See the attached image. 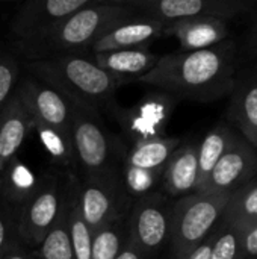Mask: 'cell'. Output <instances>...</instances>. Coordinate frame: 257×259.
<instances>
[{"label":"cell","mask_w":257,"mask_h":259,"mask_svg":"<svg viewBox=\"0 0 257 259\" xmlns=\"http://www.w3.org/2000/svg\"><path fill=\"white\" fill-rule=\"evenodd\" d=\"M20 67L15 56L0 50V114L14 97L18 85Z\"/></svg>","instance_id":"cell-29"},{"label":"cell","mask_w":257,"mask_h":259,"mask_svg":"<svg viewBox=\"0 0 257 259\" xmlns=\"http://www.w3.org/2000/svg\"><path fill=\"white\" fill-rule=\"evenodd\" d=\"M133 15L136 12L121 0H91L86 6L67 17L53 33L23 56L27 61H36L59 55L91 53V47L103 33Z\"/></svg>","instance_id":"cell-3"},{"label":"cell","mask_w":257,"mask_h":259,"mask_svg":"<svg viewBox=\"0 0 257 259\" xmlns=\"http://www.w3.org/2000/svg\"><path fill=\"white\" fill-rule=\"evenodd\" d=\"M91 0H33L20 6L12 17L9 30L17 50L24 55L41 44L71 14Z\"/></svg>","instance_id":"cell-8"},{"label":"cell","mask_w":257,"mask_h":259,"mask_svg":"<svg viewBox=\"0 0 257 259\" xmlns=\"http://www.w3.org/2000/svg\"><path fill=\"white\" fill-rule=\"evenodd\" d=\"M238 132L227 124H218L206 134L203 141L197 146V161H198V185L197 193L203 190L208 178L211 176L214 167L221 159V156L232 146Z\"/></svg>","instance_id":"cell-21"},{"label":"cell","mask_w":257,"mask_h":259,"mask_svg":"<svg viewBox=\"0 0 257 259\" xmlns=\"http://www.w3.org/2000/svg\"><path fill=\"white\" fill-rule=\"evenodd\" d=\"M236 49L233 42L195 52H174L159 58L158 64L136 83L151 85L177 97L195 102H215L230 96L236 83Z\"/></svg>","instance_id":"cell-1"},{"label":"cell","mask_w":257,"mask_h":259,"mask_svg":"<svg viewBox=\"0 0 257 259\" xmlns=\"http://www.w3.org/2000/svg\"><path fill=\"white\" fill-rule=\"evenodd\" d=\"M30 129V117L15 93L0 114V173L5 165L17 156Z\"/></svg>","instance_id":"cell-18"},{"label":"cell","mask_w":257,"mask_h":259,"mask_svg":"<svg viewBox=\"0 0 257 259\" xmlns=\"http://www.w3.org/2000/svg\"><path fill=\"white\" fill-rule=\"evenodd\" d=\"M173 203L159 193L136 199L127 214V243L142 258L161 250L171 235Z\"/></svg>","instance_id":"cell-9"},{"label":"cell","mask_w":257,"mask_h":259,"mask_svg":"<svg viewBox=\"0 0 257 259\" xmlns=\"http://www.w3.org/2000/svg\"><path fill=\"white\" fill-rule=\"evenodd\" d=\"M159 58V55L151 53L147 49L91 53V59L101 70L117 76L123 83L136 82L145 76L158 64Z\"/></svg>","instance_id":"cell-16"},{"label":"cell","mask_w":257,"mask_h":259,"mask_svg":"<svg viewBox=\"0 0 257 259\" xmlns=\"http://www.w3.org/2000/svg\"><path fill=\"white\" fill-rule=\"evenodd\" d=\"M32 129L36 131L44 149L52 156V159L64 167H74V147H73V138L71 132L42 126V124H33Z\"/></svg>","instance_id":"cell-24"},{"label":"cell","mask_w":257,"mask_h":259,"mask_svg":"<svg viewBox=\"0 0 257 259\" xmlns=\"http://www.w3.org/2000/svg\"><path fill=\"white\" fill-rule=\"evenodd\" d=\"M247 50L257 56V14L254 17L253 26L248 32V36H247Z\"/></svg>","instance_id":"cell-34"},{"label":"cell","mask_w":257,"mask_h":259,"mask_svg":"<svg viewBox=\"0 0 257 259\" xmlns=\"http://www.w3.org/2000/svg\"><path fill=\"white\" fill-rule=\"evenodd\" d=\"M227 118L257 150V73L245 74L236 80L230 94Z\"/></svg>","instance_id":"cell-15"},{"label":"cell","mask_w":257,"mask_h":259,"mask_svg":"<svg viewBox=\"0 0 257 259\" xmlns=\"http://www.w3.org/2000/svg\"><path fill=\"white\" fill-rule=\"evenodd\" d=\"M73 181L45 178L41 188L17 208L18 240L29 249H38L67 209Z\"/></svg>","instance_id":"cell-6"},{"label":"cell","mask_w":257,"mask_h":259,"mask_svg":"<svg viewBox=\"0 0 257 259\" xmlns=\"http://www.w3.org/2000/svg\"><path fill=\"white\" fill-rule=\"evenodd\" d=\"M17 96L21 100L30 123L42 124L71 132L73 102L53 87L29 77L17 85Z\"/></svg>","instance_id":"cell-11"},{"label":"cell","mask_w":257,"mask_h":259,"mask_svg":"<svg viewBox=\"0 0 257 259\" xmlns=\"http://www.w3.org/2000/svg\"><path fill=\"white\" fill-rule=\"evenodd\" d=\"M71 138L74 161L82 176L101 175L118 168L114 140L105 129L97 112L86 111L73 103Z\"/></svg>","instance_id":"cell-7"},{"label":"cell","mask_w":257,"mask_h":259,"mask_svg":"<svg viewBox=\"0 0 257 259\" xmlns=\"http://www.w3.org/2000/svg\"><path fill=\"white\" fill-rule=\"evenodd\" d=\"M165 36H174L182 52H195L215 47L229 36V21L215 17H194L171 21Z\"/></svg>","instance_id":"cell-14"},{"label":"cell","mask_w":257,"mask_h":259,"mask_svg":"<svg viewBox=\"0 0 257 259\" xmlns=\"http://www.w3.org/2000/svg\"><path fill=\"white\" fill-rule=\"evenodd\" d=\"M36 256L38 259H74L68 228V203L61 220L55 225V228L47 234V237L38 247Z\"/></svg>","instance_id":"cell-26"},{"label":"cell","mask_w":257,"mask_h":259,"mask_svg":"<svg viewBox=\"0 0 257 259\" xmlns=\"http://www.w3.org/2000/svg\"><path fill=\"white\" fill-rule=\"evenodd\" d=\"M32 77L53 87L76 106L97 112L114 103L115 91L123 82L101 70L91 56L59 55L26 64Z\"/></svg>","instance_id":"cell-2"},{"label":"cell","mask_w":257,"mask_h":259,"mask_svg":"<svg viewBox=\"0 0 257 259\" xmlns=\"http://www.w3.org/2000/svg\"><path fill=\"white\" fill-rule=\"evenodd\" d=\"M124 3L136 14L164 23L194 17H215L229 21L253 8L245 0H129Z\"/></svg>","instance_id":"cell-10"},{"label":"cell","mask_w":257,"mask_h":259,"mask_svg":"<svg viewBox=\"0 0 257 259\" xmlns=\"http://www.w3.org/2000/svg\"><path fill=\"white\" fill-rule=\"evenodd\" d=\"M44 179L15 156L0 173V199L14 208H20L41 188Z\"/></svg>","instance_id":"cell-19"},{"label":"cell","mask_w":257,"mask_h":259,"mask_svg":"<svg viewBox=\"0 0 257 259\" xmlns=\"http://www.w3.org/2000/svg\"><path fill=\"white\" fill-rule=\"evenodd\" d=\"M215 237H217V228L209 234V237L200 244L197 246L191 253H188L185 259H209L211 258V252L215 243Z\"/></svg>","instance_id":"cell-32"},{"label":"cell","mask_w":257,"mask_h":259,"mask_svg":"<svg viewBox=\"0 0 257 259\" xmlns=\"http://www.w3.org/2000/svg\"><path fill=\"white\" fill-rule=\"evenodd\" d=\"M209 259H245L244 229L220 220Z\"/></svg>","instance_id":"cell-28"},{"label":"cell","mask_w":257,"mask_h":259,"mask_svg":"<svg viewBox=\"0 0 257 259\" xmlns=\"http://www.w3.org/2000/svg\"><path fill=\"white\" fill-rule=\"evenodd\" d=\"M118 175L127 196L135 202L136 199L155 193V187L162 182L164 170H142L123 162L118 167Z\"/></svg>","instance_id":"cell-25"},{"label":"cell","mask_w":257,"mask_h":259,"mask_svg":"<svg viewBox=\"0 0 257 259\" xmlns=\"http://www.w3.org/2000/svg\"><path fill=\"white\" fill-rule=\"evenodd\" d=\"M76 202L91 235L109 223L127 217L133 200L127 196L118 168L101 175L82 176L74 182Z\"/></svg>","instance_id":"cell-5"},{"label":"cell","mask_w":257,"mask_h":259,"mask_svg":"<svg viewBox=\"0 0 257 259\" xmlns=\"http://www.w3.org/2000/svg\"><path fill=\"white\" fill-rule=\"evenodd\" d=\"M257 176V150L242 137L236 135L232 146L221 156L198 193L232 194Z\"/></svg>","instance_id":"cell-12"},{"label":"cell","mask_w":257,"mask_h":259,"mask_svg":"<svg viewBox=\"0 0 257 259\" xmlns=\"http://www.w3.org/2000/svg\"><path fill=\"white\" fill-rule=\"evenodd\" d=\"M244 255L245 259H257V223L244 229Z\"/></svg>","instance_id":"cell-31"},{"label":"cell","mask_w":257,"mask_h":259,"mask_svg":"<svg viewBox=\"0 0 257 259\" xmlns=\"http://www.w3.org/2000/svg\"><path fill=\"white\" fill-rule=\"evenodd\" d=\"M167 26L168 23L136 14L103 33L91 47V53L147 49L151 41L165 36Z\"/></svg>","instance_id":"cell-13"},{"label":"cell","mask_w":257,"mask_h":259,"mask_svg":"<svg viewBox=\"0 0 257 259\" xmlns=\"http://www.w3.org/2000/svg\"><path fill=\"white\" fill-rule=\"evenodd\" d=\"M162 184L168 196L185 197L197 193L198 185V161L197 146H180L167 162L162 175Z\"/></svg>","instance_id":"cell-17"},{"label":"cell","mask_w":257,"mask_h":259,"mask_svg":"<svg viewBox=\"0 0 257 259\" xmlns=\"http://www.w3.org/2000/svg\"><path fill=\"white\" fill-rule=\"evenodd\" d=\"M0 259H38V256L33 253L32 249L18 241L14 246H11Z\"/></svg>","instance_id":"cell-33"},{"label":"cell","mask_w":257,"mask_h":259,"mask_svg":"<svg viewBox=\"0 0 257 259\" xmlns=\"http://www.w3.org/2000/svg\"><path fill=\"white\" fill-rule=\"evenodd\" d=\"M126 219H118L92 235L91 259H117L126 246L127 223Z\"/></svg>","instance_id":"cell-23"},{"label":"cell","mask_w":257,"mask_h":259,"mask_svg":"<svg viewBox=\"0 0 257 259\" xmlns=\"http://www.w3.org/2000/svg\"><path fill=\"white\" fill-rule=\"evenodd\" d=\"M230 194L192 193L173 203L171 259H185L218 226Z\"/></svg>","instance_id":"cell-4"},{"label":"cell","mask_w":257,"mask_h":259,"mask_svg":"<svg viewBox=\"0 0 257 259\" xmlns=\"http://www.w3.org/2000/svg\"><path fill=\"white\" fill-rule=\"evenodd\" d=\"M18 241L17 208L0 199V258L11 246Z\"/></svg>","instance_id":"cell-30"},{"label":"cell","mask_w":257,"mask_h":259,"mask_svg":"<svg viewBox=\"0 0 257 259\" xmlns=\"http://www.w3.org/2000/svg\"><path fill=\"white\" fill-rule=\"evenodd\" d=\"M68 228H70V235H71L74 259H91L92 235L80 217L77 202H76L74 181H73V187H71V193L68 199Z\"/></svg>","instance_id":"cell-27"},{"label":"cell","mask_w":257,"mask_h":259,"mask_svg":"<svg viewBox=\"0 0 257 259\" xmlns=\"http://www.w3.org/2000/svg\"><path fill=\"white\" fill-rule=\"evenodd\" d=\"M180 147L179 138L147 137L139 140L124 158V164L142 170H164L173 153Z\"/></svg>","instance_id":"cell-20"},{"label":"cell","mask_w":257,"mask_h":259,"mask_svg":"<svg viewBox=\"0 0 257 259\" xmlns=\"http://www.w3.org/2000/svg\"><path fill=\"white\" fill-rule=\"evenodd\" d=\"M117 259H144L141 256V253L133 247V246H130L129 243H127V240H126V246L123 247V250H121V253L118 255V258Z\"/></svg>","instance_id":"cell-35"},{"label":"cell","mask_w":257,"mask_h":259,"mask_svg":"<svg viewBox=\"0 0 257 259\" xmlns=\"http://www.w3.org/2000/svg\"><path fill=\"white\" fill-rule=\"evenodd\" d=\"M221 222L247 229L257 223V179L233 191L224 208Z\"/></svg>","instance_id":"cell-22"}]
</instances>
